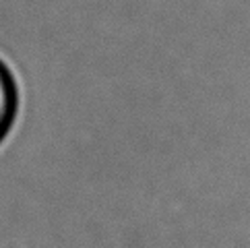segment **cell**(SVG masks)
Returning <instances> with one entry per match:
<instances>
[{
  "label": "cell",
  "mask_w": 250,
  "mask_h": 248,
  "mask_svg": "<svg viewBox=\"0 0 250 248\" xmlns=\"http://www.w3.org/2000/svg\"><path fill=\"white\" fill-rule=\"evenodd\" d=\"M17 105H19V100H17L15 81L8 75V70L0 64V143L4 141L15 122Z\"/></svg>",
  "instance_id": "1"
}]
</instances>
